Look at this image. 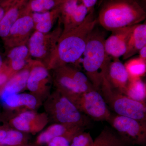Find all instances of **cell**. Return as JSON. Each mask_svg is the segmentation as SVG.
Here are the masks:
<instances>
[{
  "mask_svg": "<svg viewBox=\"0 0 146 146\" xmlns=\"http://www.w3.org/2000/svg\"><path fill=\"white\" fill-rule=\"evenodd\" d=\"M99 92L108 106L116 115L146 122V103L136 101L112 89L109 82H105Z\"/></svg>",
  "mask_w": 146,
  "mask_h": 146,
  "instance_id": "5",
  "label": "cell"
},
{
  "mask_svg": "<svg viewBox=\"0 0 146 146\" xmlns=\"http://www.w3.org/2000/svg\"><path fill=\"white\" fill-rule=\"evenodd\" d=\"M53 70L54 82L57 90L70 100L95 89L86 75L78 68L66 65Z\"/></svg>",
  "mask_w": 146,
  "mask_h": 146,
  "instance_id": "4",
  "label": "cell"
},
{
  "mask_svg": "<svg viewBox=\"0 0 146 146\" xmlns=\"http://www.w3.org/2000/svg\"><path fill=\"white\" fill-rule=\"evenodd\" d=\"M7 52V65L14 74L25 68L30 60L29 59L30 55L27 45L14 47Z\"/></svg>",
  "mask_w": 146,
  "mask_h": 146,
  "instance_id": "19",
  "label": "cell"
},
{
  "mask_svg": "<svg viewBox=\"0 0 146 146\" xmlns=\"http://www.w3.org/2000/svg\"><path fill=\"white\" fill-rule=\"evenodd\" d=\"M105 39L104 33L96 27L89 35L83 54L82 65L85 74L98 91L103 83L108 81V68L112 60L106 52Z\"/></svg>",
  "mask_w": 146,
  "mask_h": 146,
  "instance_id": "3",
  "label": "cell"
},
{
  "mask_svg": "<svg viewBox=\"0 0 146 146\" xmlns=\"http://www.w3.org/2000/svg\"><path fill=\"white\" fill-rule=\"evenodd\" d=\"M94 140L89 132H80L73 138L70 146H94Z\"/></svg>",
  "mask_w": 146,
  "mask_h": 146,
  "instance_id": "27",
  "label": "cell"
},
{
  "mask_svg": "<svg viewBox=\"0 0 146 146\" xmlns=\"http://www.w3.org/2000/svg\"><path fill=\"white\" fill-rule=\"evenodd\" d=\"M46 118L31 111L22 112L12 121L14 127L21 131L35 132L42 129L46 123Z\"/></svg>",
  "mask_w": 146,
  "mask_h": 146,
  "instance_id": "13",
  "label": "cell"
},
{
  "mask_svg": "<svg viewBox=\"0 0 146 146\" xmlns=\"http://www.w3.org/2000/svg\"><path fill=\"white\" fill-rule=\"evenodd\" d=\"M88 13L89 11L86 7L82 3H80L74 12L62 24L63 25V31L70 30L80 25Z\"/></svg>",
  "mask_w": 146,
  "mask_h": 146,
  "instance_id": "23",
  "label": "cell"
},
{
  "mask_svg": "<svg viewBox=\"0 0 146 146\" xmlns=\"http://www.w3.org/2000/svg\"><path fill=\"white\" fill-rule=\"evenodd\" d=\"M21 106H25L30 109H34L37 105V100L33 95L28 94H19Z\"/></svg>",
  "mask_w": 146,
  "mask_h": 146,
  "instance_id": "28",
  "label": "cell"
},
{
  "mask_svg": "<svg viewBox=\"0 0 146 146\" xmlns=\"http://www.w3.org/2000/svg\"><path fill=\"white\" fill-rule=\"evenodd\" d=\"M32 13L26 7L24 13L11 27L8 35L3 39L7 51L15 47L27 45L28 43L34 29Z\"/></svg>",
  "mask_w": 146,
  "mask_h": 146,
  "instance_id": "10",
  "label": "cell"
},
{
  "mask_svg": "<svg viewBox=\"0 0 146 146\" xmlns=\"http://www.w3.org/2000/svg\"><path fill=\"white\" fill-rule=\"evenodd\" d=\"M135 25L119 29L111 32L105 39V49L106 53L112 58L123 56L126 51L128 41Z\"/></svg>",
  "mask_w": 146,
  "mask_h": 146,
  "instance_id": "11",
  "label": "cell"
},
{
  "mask_svg": "<svg viewBox=\"0 0 146 146\" xmlns=\"http://www.w3.org/2000/svg\"><path fill=\"white\" fill-rule=\"evenodd\" d=\"M41 5L44 12L51 10L57 7L63 0H35Z\"/></svg>",
  "mask_w": 146,
  "mask_h": 146,
  "instance_id": "30",
  "label": "cell"
},
{
  "mask_svg": "<svg viewBox=\"0 0 146 146\" xmlns=\"http://www.w3.org/2000/svg\"><path fill=\"white\" fill-rule=\"evenodd\" d=\"M85 128L71 125L56 123L51 125L39 135L37 143L39 144L48 143L57 136L76 135L84 131Z\"/></svg>",
  "mask_w": 146,
  "mask_h": 146,
  "instance_id": "16",
  "label": "cell"
},
{
  "mask_svg": "<svg viewBox=\"0 0 146 146\" xmlns=\"http://www.w3.org/2000/svg\"><path fill=\"white\" fill-rule=\"evenodd\" d=\"M146 18V11L137 0H107L97 19L103 28L112 32L138 25Z\"/></svg>",
  "mask_w": 146,
  "mask_h": 146,
  "instance_id": "2",
  "label": "cell"
},
{
  "mask_svg": "<svg viewBox=\"0 0 146 146\" xmlns=\"http://www.w3.org/2000/svg\"><path fill=\"white\" fill-rule=\"evenodd\" d=\"M23 140V133L18 131L10 130L7 132L6 136L0 145L15 146L20 145Z\"/></svg>",
  "mask_w": 146,
  "mask_h": 146,
  "instance_id": "25",
  "label": "cell"
},
{
  "mask_svg": "<svg viewBox=\"0 0 146 146\" xmlns=\"http://www.w3.org/2000/svg\"><path fill=\"white\" fill-rule=\"evenodd\" d=\"M98 23L94 11L76 28L62 32L46 67L54 70L63 65L76 63L83 56L89 35Z\"/></svg>",
  "mask_w": 146,
  "mask_h": 146,
  "instance_id": "1",
  "label": "cell"
},
{
  "mask_svg": "<svg viewBox=\"0 0 146 146\" xmlns=\"http://www.w3.org/2000/svg\"><path fill=\"white\" fill-rule=\"evenodd\" d=\"M76 135L57 136L48 143V146H70L72 140Z\"/></svg>",
  "mask_w": 146,
  "mask_h": 146,
  "instance_id": "29",
  "label": "cell"
},
{
  "mask_svg": "<svg viewBox=\"0 0 146 146\" xmlns=\"http://www.w3.org/2000/svg\"><path fill=\"white\" fill-rule=\"evenodd\" d=\"M138 57L145 61H146V46L142 48L138 52Z\"/></svg>",
  "mask_w": 146,
  "mask_h": 146,
  "instance_id": "32",
  "label": "cell"
},
{
  "mask_svg": "<svg viewBox=\"0 0 146 146\" xmlns=\"http://www.w3.org/2000/svg\"><path fill=\"white\" fill-rule=\"evenodd\" d=\"M124 95L133 100L146 103L145 82L141 78L129 80Z\"/></svg>",
  "mask_w": 146,
  "mask_h": 146,
  "instance_id": "21",
  "label": "cell"
},
{
  "mask_svg": "<svg viewBox=\"0 0 146 146\" xmlns=\"http://www.w3.org/2000/svg\"><path fill=\"white\" fill-rule=\"evenodd\" d=\"M81 3L85 6L89 11V13L94 11V7L98 0H80Z\"/></svg>",
  "mask_w": 146,
  "mask_h": 146,
  "instance_id": "31",
  "label": "cell"
},
{
  "mask_svg": "<svg viewBox=\"0 0 146 146\" xmlns=\"http://www.w3.org/2000/svg\"><path fill=\"white\" fill-rule=\"evenodd\" d=\"M124 65L128 74L129 80L141 78L145 75L146 61L139 57L129 59Z\"/></svg>",
  "mask_w": 146,
  "mask_h": 146,
  "instance_id": "24",
  "label": "cell"
},
{
  "mask_svg": "<svg viewBox=\"0 0 146 146\" xmlns=\"http://www.w3.org/2000/svg\"><path fill=\"white\" fill-rule=\"evenodd\" d=\"M7 132L4 130H0V143H1L6 136Z\"/></svg>",
  "mask_w": 146,
  "mask_h": 146,
  "instance_id": "34",
  "label": "cell"
},
{
  "mask_svg": "<svg viewBox=\"0 0 146 146\" xmlns=\"http://www.w3.org/2000/svg\"><path fill=\"white\" fill-rule=\"evenodd\" d=\"M70 100L82 114L96 121L108 122L112 115L103 97L95 89L80 94Z\"/></svg>",
  "mask_w": 146,
  "mask_h": 146,
  "instance_id": "8",
  "label": "cell"
},
{
  "mask_svg": "<svg viewBox=\"0 0 146 146\" xmlns=\"http://www.w3.org/2000/svg\"><path fill=\"white\" fill-rule=\"evenodd\" d=\"M108 80L112 89L124 94L129 77L124 65L119 58H113L110 63Z\"/></svg>",
  "mask_w": 146,
  "mask_h": 146,
  "instance_id": "14",
  "label": "cell"
},
{
  "mask_svg": "<svg viewBox=\"0 0 146 146\" xmlns=\"http://www.w3.org/2000/svg\"><path fill=\"white\" fill-rule=\"evenodd\" d=\"M1 100L9 107L15 108L21 106L20 96L18 93H13L3 89L1 97Z\"/></svg>",
  "mask_w": 146,
  "mask_h": 146,
  "instance_id": "26",
  "label": "cell"
},
{
  "mask_svg": "<svg viewBox=\"0 0 146 146\" xmlns=\"http://www.w3.org/2000/svg\"><path fill=\"white\" fill-rule=\"evenodd\" d=\"M145 46L146 23L136 25L128 41L126 51L123 56V59H127L138 53L139 51Z\"/></svg>",
  "mask_w": 146,
  "mask_h": 146,
  "instance_id": "17",
  "label": "cell"
},
{
  "mask_svg": "<svg viewBox=\"0 0 146 146\" xmlns=\"http://www.w3.org/2000/svg\"><path fill=\"white\" fill-rule=\"evenodd\" d=\"M61 23L52 31L42 33L35 31L33 33L28 43L30 56L46 66L56 46L63 29Z\"/></svg>",
  "mask_w": 146,
  "mask_h": 146,
  "instance_id": "7",
  "label": "cell"
},
{
  "mask_svg": "<svg viewBox=\"0 0 146 146\" xmlns=\"http://www.w3.org/2000/svg\"><path fill=\"white\" fill-rule=\"evenodd\" d=\"M94 142V146H130L119 134L107 129H104Z\"/></svg>",
  "mask_w": 146,
  "mask_h": 146,
  "instance_id": "22",
  "label": "cell"
},
{
  "mask_svg": "<svg viewBox=\"0 0 146 146\" xmlns=\"http://www.w3.org/2000/svg\"><path fill=\"white\" fill-rule=\"evenodd\" d=\"M3 58L2 56L0 53V69L1 68L3 64Z\"/></svg>",
  "mask_w": 146,
  "mask_h": 146,
  "instance_id": "35",
  "label": "cell"
},
{
  "mask_svg": "<svg viewBox=\"0 0 146 146\" xmlns=\"http://www.w3.org/2000/svg\"><path fill=\"white\" fill-rule=\"evenodd\" d=\"M30 70L27 86L29 91L36 93L43 89L50 80L48 70L40 61H30Z\"/></svg>",
  "mask_w": 146,
  "mask_h": 146,
  "instance_id": "15",
  "label": "cell"
},
{
  "mask_svg": "<svg viewBox=\"0 0 146 146\" xmlns=\"http://www.w3.org/2000/svg\"><path fill=\"white\" fill-rule=\"evenodd\" d=\"M27 0H8V7L0 21V37L5 38L14 23L25 12Z\"/></svg>",
  "mask_w": 146,
  "mask_h": 146,
  "instance_id": "12",
  "label": "cell"
},
{
  "mask_svg": "<svg viewBox=\"0 0 146 146\" xmlns=\"http://www.w3.org/2000/svg\"><path fill=\"white\" fill-rule=\"evenodd\" d=\"M49 107L50 113L58 123L85 128L89 124L86 115L79 111L72 101L58 90L53 94Z\"/></svg>",
  "mask_w": 146,
  "mask_h": 146,
  "instance_id": "6",
  "label": "cell"
},
{
  "mask_svg": "<svg viewBox=\"0 0 146 146\" xmlns=\"http://www.w3.org/2000/svg\"><path fill=\"white\" fill-rule=\"evenodd\" d=\"M30 61L26 67L12 76L5 84L3 89L13 93H18L27 86L30 70Z\"/></svg>",
  "mask_w": 146,
  "mask_h": 146,
  "instance_id": "20",
  "label": "cell"
},
{
  "mask_svg": "<svg viewBox=\"0 0 146 146\" xmlns=\"http://www.w3.org/2000/svg\"><path fill=\"white\" fill-rule=\"evenodd\" d=\"M60 14V6L45 12L32 13L34 24V29L36 31L48 33L51 31L56 21L59 18Z\"/></svg>",
  "mask_w": 146,
  "mask_h": 146,
  "instance_id": "18",
  "label": "cell"
},
{
  "mask_svg": "<svg viewBox=\"0 0 146 146\" xmlns=\"http://www.w3.org/2000/svg\"><path fill=\"white\" fill-rule=\"evenodd\" d=\"M108 122L129 145H146V122L112 114Z\"/></svg>",
  "mask_w": 146,
  "mask_h": 146,
  "instance_id": "9",
  "label": "cell"
},
{
  "mask_svg": "<svg viewBox=\"0 0 146 146\" xmlns=\"http://www.w3.org/2000/svg\"><path fill=\"white\" fill-rule=\"evenodd\" d=\"M7 7H8V3L6 1L3 6L0 8V21L3 17L7 9Z\"/></svg>",
  "mask_w": 146,
  "mask_h": 146,
  "instance_id": "33",
  "label": "cell"
},
{
  "mask_svg": "<svg viewBox=\"0 0 146 146\" xmlns=\"http://www.w3.org/2000/svg\"><path fill=\"white\" fill-rule=\"evenodd\" d=\"M7 0H0V8L3 6Z\"/></svg>",
  "mask_w": 146,
  "mask_h": 146,
  "instance_id": "36",
  "label": "cell"
}]
</instances>
